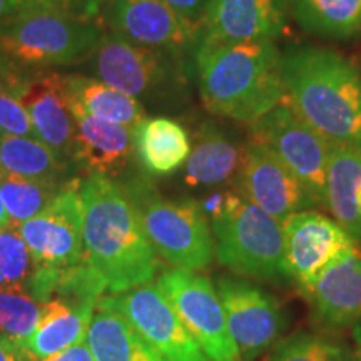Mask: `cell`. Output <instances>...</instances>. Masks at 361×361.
<instances>
[{"label":"cell","instance_id":"obj_1","mask_svg":"<svg viewBox=\"0 0 361 361\" xmlns=\"http://www.w3.org/2000/svg\"><path fill=\"white\" fill-rule=\"evenodd\" d=\"M79 194L85 256L107 291L121 295L151 283L157 273V255L121 184L107 176L89 174L80 179Z\"/></svg>","mask_w":361,"mask_h":361},{"label":"cell","instance_id":"obj_2","mask_svg":"<svg viewBox=\"0 0 361 361\" xmlns=\"http://www.w3.org/2000/svg\"><path fill=\"white\" fill-rule=\"evenodd\" d=\"M286 101L329 144L361 149V72L350 57L319 45L283 51Z\"/></svg>","mask_w":361,"mask_h":361},{"label":"cell","instance_id":"obj_3","mask_svg":"<svg viewBox=\"0 0 361 361\" xmlns=\"http://www.w3.org/2000/svg\"><path fill=\"white\" fill-rule=\"evenodd\" d=\"M200 97L213 116L250 126L283 102V52L274 40L200 44L192 56Z\"/></svg>","mask_w":361,"mask_h":361},{"label":"cell","instance_id":"obj_4","mask_svg":"<svg viewBox=\"0 0 361 361\" xmlns=\"http://www.w3.org/2000/svg\"><path fill=\"white\" fill-rule=\"evenodd\" d=\"M209 224L214 256L233 274L276 286L295 283L284 256L281 221L236 189L228 188L224 204Z\"/></svg>","mask_w":361,"mask_h":361},{"label":"cell","instance_id":"obj_5","mask_svg":"<svg viewBox=\"0 0 361 361\" xmlns=\"http://www.w3.org/2000/svg\"><path fill=\"white\" fill-rule=\"evenodd\" d=\"M97 79L146 106L180 107L189 101V57L144 47L104 32L92 56Z\"/></svg>","mask_w":361,"mask_h":361},{"label":"cell","instance_id":"obj_6","mask_svg":"<svg viewBox=\"0 0 361 361\" xmlns=\"http://www.w3.org/2000/svg\"><path fill=\"white\" fill-rule=\"evenodd\" d=\"M137 209L144 233L159 258L176 269L200 271L213 261L214 236L192 197L168 200L142 174L119 183Z\"/></svg>","mask_w":361,"mask_h":361},{"label":"cell","instance_id":"obj_7","mask_svg":"<svg viewBox=\"0 0 361 361\" xmlns=\"http://www.w3.org/2000/svg\"><path fill=\"white\" fill-rule=\"evenodd\" d=\"M106 30L66 12H32L0 25V56L30 71L87 61Z\"/></svg>","mask_w":361,"mask_h":361},{"label":"cell","instance_id":"obj_8","mask_svg":"<svg viewBox=\"0 0 361 361\" xmlns=\"http://www.w3.org/2000/svg\"><path fill=\"white\" fill-rule=\"evenodd\" d=\"M79 186L80 179H71L45 209L17 226L34 263L27 293L40 303L47 301L59 274L87 261Z\"/></svg>","mask_w":361,"mask_h":361},{"label":"cell","instance_id":"obj_9","mask_svg":"<svg viewBox=\"0 0 361 361\" xmlns=\"http://www.w3.org/2000/svg\"><path fill=\"white\" fill-rule=\"evenodd\" d=\"M250 135L263 141L295 174L318 209L326 211L329 144L283 99L250 124Z\"/></svg>","mask_w":361,"mask_h":361},{"label":"cell","instance_id":"obj_10","mask_svg":"<svg viewBox=\"0 0 361 361\" xmlns=\"http://www.w3.org/2000/svg\"><path fill=\"white\" fill-rule=\"evenodd\" d=\"M157 288L211 361H241L218 291L204 274L171 269L157 279Z\"/></svg>","mask_w":361,"mask_h":361},{"label":"cell","instance_id":"obj_11","mask_svg":"<svg viewBox=\"0 0 361 361\" xmlns=\"http://www.w3.org/2000/svg\"><path fill=\"white\" fill-rule=\"evenodd\" d=\"M228 329L241 361H256L276 345L288 326L283 305L259 284L241 276H219L216 281Z\"/></svg>","mask_w":361,"mask_h":361},{"label":"cell","instance_id":"obj_12","mask_svg":"<svg viewBox=\"0 0 361 361\" xmlns=\"http://www.w3.org/2000/svg\"><path fill=\"white\" fill-rule=\"evenodd\" d=\"M102 12L109 32L133 44L183 57H192L200 45V24L164 0H107Z\"/></svg>","mask_w":361,"mask_h":361},{"label":"cell","instance_id":"obj_13","mask_svg":"<svg viewBox=\"0 0 361 361\" xmlns=\"http://www.w3.org/2000/svg\"><path fill=\"white\" fill-rule=\"evenodd\" d=\"M281 224L288 268L298 290L308 298L323 271L356 243L335 219L316 209L293 214Z\"/></svg>","mask_w":361,"mask_h":361},{"label":"cell","instance_id":"obj_14","mask_svg":"<svg viewBox=\"0 0 361 361\" xmlns=\"http://www.w3.org/2000/svg\"><path fill=\"white\" fill-rule=\"evenodd\" d=\"M233 188L281 223L296 213L318 209L273 149L252 135L245 144V157Z\"/></svg>","mask_w":361,"mask_h":361},{"label":"cell","instance_id":"obj_15","mask_svg":"<svg viewBox=\"0 0 361 361\" xmlns=\"http://www.w3.org/2000/svg\"><path fill=\"white\" fill-rule=\"evenodd\" d=\"M106 298L166 361H211L157 284L147 283Z\"/></svg>","mask_w":361,"mask_h":361},{"label":"cell","instance_id":"obj_16","mask_svg":"<svg viewBox=\"0 0 361 361\" xmlns=\"http://www.w3.org/2000/svg\"><path fill=\"white\" fill-rule=\"evenodd\" d=\"M288 0H209L200 22V44H233L283 37L290 24Z\"/></svg>","mask_w":361,"mask_h":361},{"label":"cell","instance_id":"obj_17","mask_svg":"<svg viewBox=\"0 0 361 361\" xmlns=\"http://www.w3.org/2000/svg\"><path fill=\"white\" fill-rule=\"evenodd\" d=\"M69 99V97H67ZM74 119V154L72 161L78 169L89 174H101L123 183L129 179V169L135 161L134 129L109 123L85 112L69 99Z\"/></svg>","mask_w":361,"mask_h":361},{"label":"cell","instance_id":"obj_18","mask_svg":"<svg viewBox=\"0 0 361 361\" xmlns=\"http://www.w3.org/2000/svg\"><path fill=\"white\" fill-rule=\"evenodd\" d=\"M306 300L316 326L331 333L353 328L361 319V246L329 264Z\"/></svg>","mask_w":361,"mask_h":361},{"label":"cell","instance_id":"obj_19","mask_svg":"<svg viewBox=\"0 0 361 361\" xmlns=\"http://www.w3.org/2000/svg\"><path fill=\"white\" fill-rule=\"evenodd\" d=\"M245 157V144L213 123L197 129L191 154L184 164L189 188H223L234 184Z\"/></svg>","mask_w":361,"mask_h":361},{"label":"cell","instance_id":"obj_20","mask_svg":"<svg viewBox=\"0 0 361 361\" xmlns=\"http://www.w3.org/2000/svg\"><path fill=\"white\" fill-rule=\"evenodd\" d=\"M42 305L37 329L22 341L37 361L52 358L84 341L97 308V303H75L64 298H52Z\"/></svg>","mask_w":361,"mask_h":361},{"label":"cell","instance_id":"obj_21","mask_svg":"<svg viewBox=\"0 0 361 361\" xmlns=\"http://www.w3.org/2000/svg\"><path fill=\"white\" fill-rule=\"evenodd\" d=\"M326 211L361 246V149L329 146Z\"/></svg>","mask_w":361,"mask_h":361},{"label":"cell","instance_id":"obj_22","mask_svg":"<svg viewBox=\"0 0 361 361\" xmlns=\"http://www.w3.org/2000/svg\"><path fill=\"white\" fill-rule=\"evenodd\" d=\"M94 361H166L107 298H101L87 338Z\"/></svg>","mask_w":361,"mask_h":361},{"label":"cell","instance_id":"obj_23","mask_svg":"<svg viewBox=\"0 0 361 361\" xmlns=\"http://www.w3.org/2000/svg\"><path fill=\"white\" fill-rule=\"evenodd\" d=\"M135 159L142 173L168 176L186 164L191 137L183 124L166 116L146 117L134 129Z\"/></svg>","mask_w":361,"mask_h":361},{"label":"cell","instance_id":"obj_24","mask_svg":"<svg viewBox=\"0 0 361 361\" xmlns=\"http://www.w3.org/2000/svg\"><path fill=\"white\" fill-rule=\"evenodd\" d=\"M72 166L37 137L0 133V173L47 183H67Z\"/></svg>","mask_w":361,"mask_h":361},{"label":"cell","instance_id":"obj_25","mask_svg":"<svg viewBox=\"0 0 361 361\" xmlns=\"http://www.w3.org/2000/svg\"><path fill=\"white\" fill-rule=\"evenodd\" d=\"M67 97L87 114L135 129L147 117L146 107L137 99L121 92L102 80L79 74L64 75Z\"/></svg>","mask_w":361,"mask_h":361},{"label":"cell","instance_id":"obj_26","mask_svg":"<svg viewBox=\"0 0 361 361\" xmlns=\"http://www.w3.org/2000/svg\"><path fill=\"white\" fill-rule=\"evenodd\" d=\"M300 29L324 40L361 37V0H288Z\"/></svg>","mask_w":361,"mask_h":361},{"label":"cell","instance_id":"obj_27","mask_svg":"<svg viewBox=\"0 0 361 361\" xmlns=\"http://www.w3.org/2000/svg\"><path fill=\"white\" fill-rule=\"evenodd\" d=\"M67 183H47V180H34L0 173V200L12 226L17 228L37 216L51 204V201L67 186Z\"/></svg>","mask_w":361,"mask_h":361},{"label":"cell","instance_id":"obj_28","mask_svg":"<svg viewBox=\"0 0 361 361\" xmlns=\"http://www.w3.org/2000/svg\"><path fill=\"white\" fill-rule=\"evenodd\" d=\"M269 351L268 361H353V353L341 340L305 329L281 336Z\"/></svg>","mask_w":361,"mask_h":361},{"label":"cell","instance_id":"obj_29","mask_svg":"<svg viewBox=\"0 0 361 361\" xmlns=\"http://www.w3.org/2000/svg\"><path fill=\"white\" fill-rule=\"evenodd\" d=\"M34 263L29 246L16 226L0 231V290L27 293Z\"/></svg>","mask_w":361,"mask_h":361},{"label":"cell","instance_id":"obj_30","mask_svg":"<svg viewBox=\"0 0 361 361\" xmlns=\"http://www.w3.org/2000/svg\"><path fill=\"white\" fill-rule=\"evenodd\" d=\"M42 306L29 293L0 290V336L25 341L39 326Z\"/></svg>","mask_w":361,"mask_h":361},{"label":"cell","instance_id":"obj_31","mask_svg":"<svg viewBox=\"0 0 361 361\" xmlns=\"http://www.w3.org/2000/svg\"><path fill=\"white\" fill-rule=\"evenodd\" d=\"M106 0H0V25L32 12L56 11L99 20Z\"/></svg>","mask_w":361,"mask_h":361},{"label":"cell","instance_id":"obj_32","mask_svg":"<svg viewBox=\"0 0 361 361\" xmlns=\"http://www.w3.org/2000/svg\"><path fill=\"white\" fill-rule=\"evenodd\" d=\"M0 133L37 137L24 106L2 78H0Z\"/></svg>","mask_w":361,"mask_h":361},{"label":"cell","instance_id":"obj_33","mask_svg":"<svg viewBox=\"0 0 361 361\" xmlns=\"http://www.w3.org/2000/svg\"><path fill=\"white\" fill-rule=\"evenodd\" d=\"M164 2L173 7L176 12H179L180 16L186 17L188 20L200 24L209 0H164Z\"/></svg>","mask_w":361,"mask_h":361},{"label":"cell","instance_id":"obj_34","mask_svg":"<svg viewBox=\"0 0 361 361\" xmlns=\"http://www.w3.org/2000/svg\"><path fill=\"white\" fill-rule=\"evenodd\" d=\"M0 361H37L22 343L0 336Z\"/></svg>","mask_w":361,"mask_h":361},{"label":"cell","instance_id":"obj_35","mask_svg":"<svg viewBox=\"0 0 361 361\" xmlns=\"http://www.w3.org/2000/svg\"><path fill=\"white\" fill-rule=\"evenodd\" d=\"M44 361H94V355L92 351L89 348V343L87 340L78 343V345L71 346L62 353H59L52 358H47Z\"/></svg>","mask_w":361,"mask_h":361},{"label":"cell","instance_id":"obj_36","mask_svg":"<svg viewBox=\"0 0 361 361\" xmlns=\"http://www.w3.org/2000/svg\"><path fill=\"white\" fill-rule=\"evenodd\" d=\"M8 226H12V223H11V219H8L6 207H4V204H2V200H0V231L8 228Z\"/></svg>","mask_w":361,"mask_h":361},{"label":"cell","instance_id":"obj_37","mask_svg":"<svg viewBox=\"0 0 361 361\" xmlns=\"http://www.w3.org/2000/svg\"><path fill=\"white\" fill-rule=\"evenodd\" d=\"M351 331H353V340H355V343L356 345H360L361 343V319L358 323L355 324L353 328H351Z\"/></svg>","mask_w":361,"mask_h":361},{"label":"cell","instance_id":"obj_38","mask_svg":"<svg viewBox=\"0 0 361 361\" xmlns=\"http://www.w3.org/2000/svg\"><path fill=\"white\" fill-rule=\"evenodd\" d=\"M353 360L361 361V343H360V345H356V353L353 355Z\"/></svg>","mask_w":361,"mask_h":361},{"label":"cell","instance_id":"obj_39","mask_svg":"<svg viewBox=\"0 0 361 361\" xmlns=\"http://www.w3.org/2000/svg\"><path fill=\"white\" fill-rule=\"evenodd\" d=\"M353 361H355V360H353Z\"/></svg>","mask_w":361,"mask_h":361}]
</instances>
